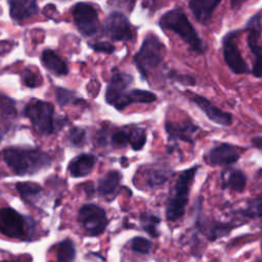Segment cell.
I'll use <instances>...</instances> for the list:
<instances>
[{
    "mask_svg": "<svg viewBox=\"0 0 262 262\" xmlns=\"http://www.w3.org/2000/svg\"><path fill=\"white\" fill-rule=\"evenodd\" d=\"M33 228V220L11 208L0 209V232L11 238L26 239Z\"/></svg>",
    "mask_w": 262,
    "mask_h": 262,
    "instance_id": "cell-6",
    "label": "cell"
},
{
    "mask_svg": "<svg viewBox=\"0 0 262 262\" xmlns=\"http://www.w3.org/2000/svg\"><path fill=\"white\" fill-rule=\"evenodd\" d=\"M239 32H242V30L230 31L222 39V53L224 61L229 70L236 75L250 73V68L243 58L236 44V37Z\"/></svg>",
    "mask_w": 262,
    "mask_h": 262,
    "instance_id": "cell-8",
    "label": "cell"
},
{
    "mask_svg": "<svg viewBox=\"0 0 262 262\" xmlns=\"http://www.w3.org/2000/svg\"><path fill=\"white\" fill-rule=\"evenodd\" d=\"M244 31H248L247 43L251 53L254 56L253 76L256 78L262 77V23L259 13L254 14L246 24Z\"/></svg>",
    "mask_w": 262,
    "mask_h": 262,
    "instance_id": "cell-7",
    "label": "cell"
},
{
    "mask_svg": "<svg viewBox=\"0 0 262 262\" xmlns=\"http://www.w3.org/2000/svg\"><path fill=\"white\" fill-rule=\"evenodd\" d=\"M72 12L74 21L82 35L90 37L98 32V14L92 5L84 2L77 3L73 7Z\"/></svg>",
    "mask_w": 262,
    "mask_h": 262,
    "instance_id": "cell-10",
    "label": "cell"
},
{
    "mask_svg": "<svg viewBox=\"0 0 262 262\" xmlns=\"http://www.w3.org/2000/svg\"><path fill=\"white\" fill-rule=\"evenodd\" d=\"M140 222L145 231H147L150 235L152 236H158V225L160 224V218L152 215V214H147L143 213L140 216Z\"/></svg>",
    "mask_w": 262,
    "mask_h": 262,
    "instance_id": "cell-28",
    "label": "cell"
},
{
    "mask_svg": "<svg viewBox=\"0 0 262 262\" xmlns=\"http://www.w3.org/2000/svg\"><path fill=\"white\" fill-rule=\"evenodd\" d=\"M55 95H56V101L60 106L69 104L75 99V92L64 88H57Z\"/></svg>",
    "mask_w": 262,
    "mask_h": 262,
    "instance_id": "cell-34",
    "label": "cell"
},
{
    "mask_svg": "<svg viewBox=\"0 0 262 262\" xmlns=\"http://www.w3.org/2000/svg\"><path fill=\"white\" fill-rule=\"evenodd\" d=\"M157 100V95L148 90L143 89H131L128 90L114 105L118 111H122L130 104L134 103H151Z\"/></svg>",
    "mask_w": 262,
    "mask_h": 262,
    "instance_id": "cell-16",
    "label": "cell"
},
{
    "mask_svg": "<svg viewBox=\"0 0 262 262\" xmlns=\"http://www.w3.org/2000/svg\"><path fill=\"white\" fill-rule=\"evenodd\" d=\"M111 144L114 148H122L128 144V136L127 131L119 130L112 134L111 136Z\"/></svg>",
    "mask_w": 262,
    "mask_h": 262,
    "instance_id": "cell-33",
    "label": "cell"
},
{
    "mask_svg": "<svg viewBox=\"0 0 262 262\" xmlns=\"http://www.w3.org/2000/svg\"><path fill=\"white\" fill-rule=\"evenodd\" d=\"M104 34L114 41H132L134 34L127 16L120 11H113L104 20Z\"/></svg>",
    "mask_w": 262,
    "mask_h": 262,
    "instance_id": "cell-11",
    "label": "cell"
},
{
    "mask_svg": "<svg viewBox=\"0 0 262 262\" xmlns=\"http://www.w3.org/2000/svg\"><path fill=\"white\" fill-rule=\"evenodd\" d=\"M189 99L198 105V107L203 111V113L207 116V118L212 121L213 123H216L221 126H230L232 123V116L231 114L224 112L214 105L209 99L206 97L190 93L189 94Z\"/></svg>",
    "mask_w": 262,
    "mask_h": 262,
    "instance_id": "cell-12",
    "label": "cell"
},
{
    "mask_svg": "<svg viewBox=\"0 0 262 262\" xmlns=\"http://www.w3.org/2000/svg\"><path fill=\"white\" fill-rule=\"evenodd\" d=\"M251 143H252V145L255 148H257V149L262 151V136H255V137H253L251 139Z\"/></svg>",
    "mask_w": 262,
    "mask_h": 262,
    "instance_id": "cell-37",
    "label": "cell"
},
{
    "mask_svg": "<svg viewBox=\"0 0 262 262\" xmlns=\"http://www.w3.org/2000/svg\"><path fill=\"white\" fill-rule=\"evenodd\" d=\"M16 108L14 101L5 95L0 94V130L8 132L16 120Z\"/></svg>",
    "mask_w": 262,
    "mask_h": 262,
    "instance_id": "cell-18",
    "label": "cell"
},
{
    "mask_svg": "<svg viewBox=\"0 0 262 262\" xmlns=\"http://www.w3.org/2000/svg\"><path fill=\"white\" fill-rule=\"evenodd\" d=\"M165 130L169 141L181 140L187 143H193V134L199 130V127L190 122H166Z\"/></svg>",
    "mask_w": 262,
    "mask_h": 262,
    "instance_id": "cell-15",
    "label": "cell"
},
{
    "mask_svg": "<svg viewBox=\"0 0 262 262\" xmlns=\"http://www.w3.org/2000/svg\"><path fill=\"white\" fill-rule=\"evenodd\" d=\"M243 215L251 218L262 217V196H258L250 201L247 208L242 211Z\"/></svg>",
    "mask_w": 262,
    "mask_h": 262,
    "instance_id": "cell-29",
    "label": "cell"
},
{
    "mask_svg": "<svg viewBox=\"0 0 262 262\" xmlns=\"http://www.w3.org/2000/svg\"><path fill=\"white\" fill-rule=\"evenodd\" d=\"M0 159L16 174L31 175L50 166V157L40 149L7 147L0 151Z\"/></svg>",
    "mask_w": 262,
    "mask_h": 262,
    "instance_id": "cell-1",
    "label": "cell"
},
{
    "mask_svg": "<svg viewBox=\"0 0 262 262\" xmlns=\"http://www.w3.org/2000/svg\"><path fill=\"white\" fill-rule=\"evenodd\" d=\"M128 144L131 145L133 150H140L146 143V132L139 127H133L127 131Z\"/></svg>",
    "mask_w": 262,
    "mask_h": 262,
    "instance_id": "cell-27",
    "label": "cell"
},
{
    "mask_svg": "<svg viewBox=\"0 0 262 262\" xmlns=\"http://www.w3.org/2000/svg\"><path fill=\"white\" fill-rule=\"evenodd\" d=\"M170 78L183 84V85H188V86H191V85H194L195 84V81L194 79L189 76V75H179L177 73H174V72H170Z\"/></svg>",
    "mask_w": 262,
    "mask_h": 262,
    "instance_id": "cell-36",
    "label": "cell"
},
{
    "mask_svg": "<svg viewBox=\"0 0 262 262\" xmlns=\"http://www.w3.org/2000/svg\"><path fill=\"white\" fill-rule=\"evenodd\" d=\"M15 187L23 200L30 204L36 203L42 193V187L34 182H18Z\"/></svg>",
    "mask_w": 262,
    "mask_h": 262,
    "instance_id": "cell-24",
    "label": "cell"
},
{
    "mask_svg": "<svg viewBox=\"0 0 262 262\" xmlns=\"http://www.w3.org/2000/svg\"><path fill=\"white\" fill-rule=\"evenodd\" d=\"M133 82V77L126 73H115L113 74L111 81L106 87L105 91V101L115 105L117 101L128 91L129 86Z\"/></svg>",
    "mask_w": 262,
    "mask_h": 262,
    "instance_id": "cell-14",
    "label": "cell"
},
{
    "mask_svg": "<svg viewBox=\"0 0 262 262\" xmlns=\"http://www.w3.org/2000/svg\"><path fill=\"white\" fill-rule=\"evenodd\" d=\"M165 51V45L155 34L149 33L145 36L133 57V61L142 77L146 78L148 73L163 61Z\"/></svg>",
    "mask_w": 262,
    "mask_h": 262,
    "instance_id": "cell-4",
    "label": "cell"
},
{
    "mask_svg": "<svg viewBox=\"0 0 262 262\" xmlns=\"http://www.w3.org/2000/svg\"><path fill=\"white\" fill-rule=\"evenodd\" d=\"M21 77H23L24 84L31 88L37 87L42 83V78H40L36 73H34L30 69H25Z\"/></svg>",
    "mask_w": 262,
    "mask_h": 262,
    "instance_id": "cell-30",
    "label": "cell"
},
{
    "mask_svg": "<svg viewBox=\"0 0 262 262\" xmlns=\"http://www.w3.org/2000/svg\"><path fill=\"white\" fill-rule=\"evenodd\" d=\"M0 262H16V261H0Z\"/></svg>",
    "mask_w": 262,
    "mask_h": 262,
    "instance_id": "cell-38",
    "label": "cell"
},
{
    "mask_svg": "<svg viewBox=\"0 0 262 262\" xmlns=\"http://www.w3.org/2000/svg\"><path fill=\"white\" fill-rule=\"evenodd\" d=\"M222 188H229L235 192L244 191L247 183V178L243 171L238 169H229L224 171L222 175Z\"/></svg>",
    "mask_w": 262,
    "mask_h": 262,
    "instance_id": "cell-22",
    "label": "cell"
},
{
    "mask_svg": "<svg viewBox=\"0 0 262 262\" xmlns=\"http://www.w3.org/2000/svg\"><path fill=\"white\" fill-rule=\"evenodd\" d=\"M198 169L199 166H194L183 170L170 190L166 206V218L169 221H175L184 215L188 203L190 186Z\"/></svg>",
    "mask_w": 262,
    "mask_h": 262,
    "instance_id": "cell-3",
    "label": "cell"
},
{
    "mask_svg": "<svg viewBox=\"0 0 262 262\" xmlns=\"http://www.w3.org/2000/svg\"><path fill=\"white\" fill-rule=\"evenodd\" d=\"M122 175L117 170L108 171L98 180V192L103 196H108L114 194L121 183Z\"/></svg>",
    "mask_w": 262,
    "mask_h": 262,
    "instance_id": "cell-23",
    "label": "cell"
},
{
    "mask_svg": "<svg viewBox=\"0 0 262 262\" xmlns=\"http://www.w3.org/2000/svg\"><path fill=\"white\" fill-rule=\"evenodd\" d=\"M241 158L236 146L230 143H220L208 152V163L212 166H228L235 164Z\"/></svg>",
    "mask_w": 262,
    "mask_h": 262,
    "instance_id": "cell-13",
    "label": "cell"
},
{
    "mask_svg": "<svg viewBox=\"0 0 262 262\" xmlns=\"http://www.w3.org/2000/svg\"><path fill=\"white\" fill-rule=\"evenodd\" d=\"M159 26L164 31L175 33L190 50L198 54H204L206 47L198 32L180 7H175L165 12L159 19Z\"/></svg>",
    "mask_w": 262,
    "mask_h": 262,
    "instance_id": "cell-2",
    "label": "cell"
},
{
    "mask_svg": "<svg viewBox=\"0 0 262 262\" xmlns=\"http://www.w3.org/2000/svg\"><path fill=\"white\" fill-rule=\"evenodd\" d=\"M24 115L31 121L34 129L42 135L54 132V107L51 103L32 99L25 107Z\"/></svg>",
    "mask_w": 262,
    "mask_h": 262,
    "instance_id": "cell-5",
    "label": "cell"
},
{
    "mask_svg": "<svg viewBox=\"0 0 262 262\" xmlns=\"http://www.w3.org/2000/svg\"><path fill=\"white\" fill-rule=\"evenodd\" d=\"M131 248L133 251L137 252V253H141V254H146L149 252L150 248H151V243L141 236H136L135 238H133L132 244H131Z\"/></svg>",
    "mask_w": 262,
    "mask_h": 262,
    "instance_id": "cell-32",
    "label": "cell"
},
{
    "mask_svg": "<svg viewBox=\"0 0 262 262\" xmlns=\"http://www.w3.org/2000/svg\"><path fill=\"white\" fill-rule=\"evenodd\" d=\"M261 249H262V243H261Z\"/></svg>",
    "mask_w": 262,
    "mask_h": 262,
    "instance_id": "cell-39",
    "label": "cell"
},
{
    "mask_svg": "<svg viewBox=\"0 0 262 262\" xmlns=\"http://www.w3.org/2000/svg\"><path fill=\"white\" fill-rule=\"evenodd\" d=\"M261 227H262V224H261Z\"/></svg>",
    "mask_w": 262,
    "mask_h": 262,
    "instance_id": "cell-40",
    "label": "cell"
},
{
    "mask_svg": "<svg viewBox=\"0 0 262 262\" xmlns=\"http://www.w3.org/2000/svg\"><path fill=\"white\" fill-rule=\"evenodd\" d=\"M86 133L85 130L79 127H75L70 130L69 133V140L75 146H82L85 143Z\"/></svg>",
    "mask_w": 262,
    "mask_h": 262,
    "instance_id": "cell-31",
    "label": "cell"
},
{
    "mask_svg": "<svg viewBox=\"0 0 262 262\" xmlns=\"http://www.w3.org/2000/svg\"><path fill=\"white\" fill-rule=\"evenodd\" d=\"M219 4V0H191L188 2V7L200 24L208 25L215 8Z\"/></svg>",
    "mask_w": 262,
    "mask_h": 262,
    "instance_id": "cell-17",
    "label": "cell"
},
{
    "mask_svg": "<svg viewBox=\"0 0 262 262\" xmlns=\"http://www.w3.org/2000/svg\"><path fill=\"white\" fill-rule=\"evenodd\" d=\"M96 163L95 156L91 154H82L74 158L69 165V171L73 177H84L91 173Z\"/></svg>",
    "mask_w": 262,
    "mask_h": 262,
    "instance_id": "cell-19",
    "label": "cell"
},
{
    "mask_svg": "<svg viewBox=\"0 0 262 262\" xmlns=\"http://www.w3.org/2000/svg\"><path fill=\"white\" fill-rule=\"evenodd\" d=\"M9 12L10 16L14 20H23L25 18L31 17L38 12V6L35 1H20L14 0L9 1Z\"/></svg>",
    "mask_w": 262,
    "mask_h": 262,
    "instance_id": "cell-20",
    "label": "cell"
},
{
    "mask_svg": "<svg viewBox=\"0 0 262 262\" xmlns=\"http://www.w3.org/2000/svg\"><path fill=\"white\" fill-rule=\"evenodd\" d=\"M78 220L83 229L90 235L102 233L107 225L105 211L94 204L84 205L79 211Z\"/></svg>",
    "mask_w": 262,
    "mask_h": 262,
    "instance_id": "cell-9",
    "label": "cell"
},
{
    "mask_svg": "<svg viewBox=\"0 0 262 262\" xmlns=\"http://www.w3.org/2000/svg\"><path fill=\"white\" fill-rule=\"evenodd\" d=\"M168 179V170L163 168H149L144 171V182L147 187L162 185Z\"/></svg>",
    "mask_w": 262,
    "mask_h": 262,
    "instance_id": "cell-25",
    "label": "cell"
},
{
    "mask_svg": "<svg viewBox=\"0 0 262 262\" xmlns=\"http://www.w3.org/2000/svg\"><path fill=\"white\" fill-rule=\"evenodd\" d=\"M56 249L57 262H72L75 259L76 249L71 239H63L57 245Z\"/></svg>",
    "mask_w": 262,
    "mask_h": 262,
    "instance_id": "cell-26",
    "label": "cell"
},
{
    "mask_svg": "<svg viewBox=\"0 0 262 262\" xmlns=\"http://www.w3.org/2000/svg\"><path fill=\"white\" fill-rule=\"evenodd\" d=\"M90 47L95 50V51H99V52H104V53H113L115 50V47L112 43L106 42V41H99L93 44H89Z\"/></svg>",
    "mask_w": 262,
    "mask_h": 262,
    "instance_id": "cell-35",
    "label": "cell"
},
{
    "mask_svg": "<svg viewBox=\"0 0 262 262\" xmlns=\"http://www.w3.org/2000/svg\"><path fill=\"white\" fill-rule=\"evenodd\" d=\"M41 60L44 67L55 76H63L69 72L67 63L56 52L51 49H45L42 52Z\"/></svg>",
    "mask_w": 262,
    "mask_h": 262,
    "instance_id": "cell-21",
    "label": "cell"
}]
</instances>
